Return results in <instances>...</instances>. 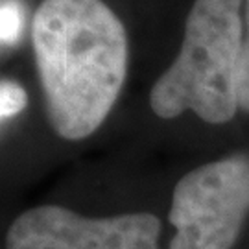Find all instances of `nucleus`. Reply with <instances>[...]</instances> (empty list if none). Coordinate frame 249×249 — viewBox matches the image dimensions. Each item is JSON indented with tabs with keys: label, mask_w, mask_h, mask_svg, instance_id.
<instances>
[{
	"label": "nucleus",
	"mask_w": 249,
	"mask_h": 249,
	"mask_svg": "<svg viewBox=\"0 0 249 249\" xmlns=\"http://www.w3.org/2000/svg\"><path fill=\"white\" fill-rule=\"evenodd\" d=\"M52 129L87 139L106 122L127 76V34L104 0H43L32 28Z\"/></svg>",
	"instance_id": "obj_1"
},
{
	"label": "nucleus",
	"mask_w": 249,
	"mask_h": 249,
	"mask_svg": "<svg viewBox=\"0 0 249 249\" xmlns=\"http://www.w3.org/2000/svg\"><path fill=\"white\" fill-rule=\"evenodd\" d=\"M244 34V0H194L178 57L151 87V111L164 120L185 111L207 124L232 120Z\"/></svg>",
	"instance_id": "obj_2"
},
{
	"label": "nucleus",
	"mask_w": 249,
	"mask_h": 249,
	"mask_svg": "<svg viewBox=\"0 0 249 249\" xmlns=\"http://www.w3.org/2000/svg\"><path fill=\"white\" fill-rule=\"evenodd\" d=\"M249 213V155L238 153L194 168L179 179L168 220L170 249H232Z\"/></svg>",
	"instance_id": "obj_3"
},
{
	"label": "nucleus",
	"mask_w": 249,
	"mask_h": 249,
	"mask_svg": "<svg viewBox=\"0 0 249 249\" xmlns=\"http://www.w3.org/2000/svg\"><path fill=\"white\" fill-rule=\"evenodd\" d=\"M160 222L150 213L89 218L59 205L18 214L6 249H159Z\"/></svg>",
	"instance_id": "obj_4"
},
{
	"label": "nucleus",
	"mask_w": 249,
	"mask_h": 249,
	"mask_svg": "<svg viewBox=\"0 0 249 249\" xmlns=\"http://www.w3.org/2000/svg\"><path fill=\"white\" fill-rule=\"evenodd\" d=\"M28 106V94L15 81H0V120L11 118L24 111Z\"/></svg>",
	"instance_id": "obj_5"
},
{
	"label": "nucleus",
	"mask_w": 249,
	"mask_h": 249,
	"mask_svg": "<svg viewBox=\"0 0 249 249\" xmlns=\"http://www.w3.org/2000/svg\"><path fill=\"white\" fill-rule=\"evenodd\" d=\"M234 89H236L238 109L249 113V36L246 34H244L238 63H236V72H234Z\"/></svg>",
	"instance_id": "obj_6"
},
{
	"label": "nucleus",
	"mask_w": 249,
	"mask_h": 249,
	"mask_svg": "<svg viewBox=\"0 0 249 249\" xmlns=\"http://www.w3.org/2000/svg\"><path fill=\"white\" fill-rule=\"evenodd\" d=\"M22 32V9L15 2L0 6V43H15Z\"/></svg>",
	"instance_id": "obj_7"
}]
</instances>
